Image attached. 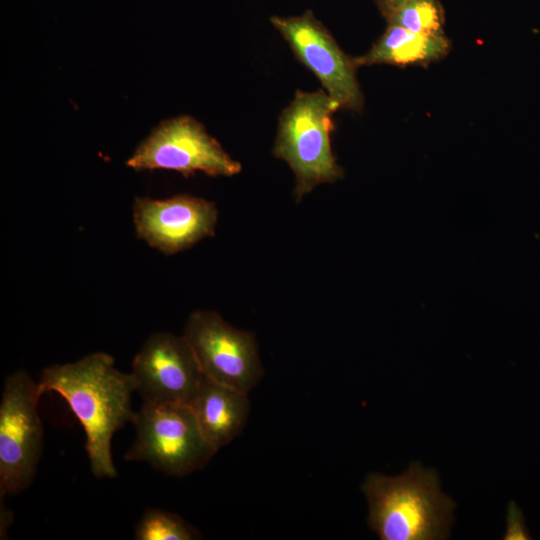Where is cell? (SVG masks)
Instances as JSON below:
<instances>
[{
    "label": "cell",
    "mask_w": 540,
    "mask_h": 540,
    "mask_svg": "<svg viewBox=\"0 0 540 540\" xmlns=\"http://www.w3.org/2000/svg\"><path fill=\"white\" fill-rule=\"evenodd\" d=\"M37 384L41 395L59 394L79 420L92 474L98 479L115 478L111 442L135 414L131 407V395L136 391L133 375L119 371L109 354L95 352L44 368Z\"/></svg>",
    "instance_id": "obj_1"
},
{
    "label": "cell",
    "mask_w": 540,
    "mask_h": 540,
    "mask_svg": "<svg viewBox=\"0 0 540 540\" xmlns=\"http://www.w3.org/2000/svg\"><path fill=\"white\" fill-rule=\"evenodd\" d=\"M361 490L368 503V525L379 539L448 538L456 505L441 492L435 470L413 462L398 476L371 473Z\"/></svg>",
    "instance_id": "obj_2"
},
{
    "label": "cell",
    "mask_w": 540,
    "mask_h": 540,
    "mask_svg": "<svg viewBox=\"0 0 540 540\" xmlns=\"http://www.w3.org/2000/svg\"><path fill=\"white\" fill-rule=\"evenodd\" d=\"M338 105L324 90L297 91L281 113L273 148L295 174V197H302L323 183L342 177L331 148L333 114Z\"/></svg>",
    "instance_id": "obj_3"
},
{
    "label": "cell",
    "mask_w": 540,
    "mask_h": 540,
    "mask_svg": "<svg viewBox=\"0 0 540 540\" xmlns=\"http://www.w3.org/2000/svg\"><path fill=\"white\" fill-rule=\"evenodd\" d=\"M132 423L136 436L124 459L145 462L166 475L191 474L216 453L188 404L143 402Z\"/></svg>",
    "instance_id": "obj_4"
},
{
    "label": "cell",
    "mask_w": 540,
    "mask_h": 540,
    "mask_svg": "<svg viewBox=\"0 0 540 540\" xmlns=\"http://www.w3.org/2000/svg\"><path fill=\"white\" fill-rule=\"evenodd\" d=\"M38 384L23 370L9 375L0 402V495L32 483L43 451Z\"/></svg>",
    "instance_id": "obj_5"
},
{
    "label": "cell",
    "mask_w": 540,
    "mask_h": 540,
    "mask_svg": "<svg viewBox=\"0 0 540 540\" xmlns=\"http://www.w3.org/2000/svg\"><path fill=\"white\" fill-rule=\"evenodd\" d=\"M126 165L136 171L165 169L185 177L200 171L209 176H233L242 166L188 115L161 122L135 149Z\"/></svg>",
    "instance_id": "obj_6"
},
{
    "label": "cell",
    "mask_w": 540,
    "mask_h": 540,
    "mask_svg": "<svg viewBox=\"0 0 540 540\" xmlns=\"http://www.w3.org/2000/svg\"><path fill=\"white\" fill-rule=\"evenodd\" d=\"M183 336L208 379L245 393L261 380L263 368L254 335L228 324L217 312H192Z\"/></svg>",
    "instance_id": "obj_7"
},
{
    "label": "cell",
    "mask_w": 540,
    "mask_h": 540,
    "mask_svg": "<svg viewBox=\"0 0 540 540\" xmlns=\"http://www.w3.org/2000/svg\"><path fill=\"white\" fill-rule=\"evenodd\" d=\"M296 58L320 80L339 109L361 111L364 98L356 78L355 59L345 54L328 29L307 10L299 16H271Z\"/></svg>",
    "instance_id": "obj_8"
},
{
    "label": "cell",
    "mask_w": 540,
    "mask_h": 540,
    "mask_svg": "<svg viewBox=\"0 0 540 540\" xmlns=\"http://www.w3.org/2000/svg\"><path fill=\"white\" fill-rule=\"evenodd\" d=\"M131 374L143 402L190 405L204 377L183 335L155 332L132 362Z\"/></svg>",
    "instance_id": "obj_9"
},
{
    "label": "cell",
    "mask_w": 540,
    "mask_h": 540,
    "mask_svg": "<svg viewBox=\"0 0 540 540\" xmlns=\"http://www.w3.org/2000/svg\"><path fill=\"white\" fill-rule=\"evenodd\" d=\"M132 217L139 239L173 255L214 236L218 211L211 201L179 194L165 199L136 197Z\"/></svg>",
    "instance_id": "obj_10"
},
{
    "label": "cell",
    "mask_w": 540,
    "mask_h": 540,
    "mask_svg": "<svg viewBox=\"0 0 540 540\" xmlns=\"http://www.w3.org/2000/svg\"><path fill=\"white\" fill-rule=\"evenodd\" d=\"M190 406L203 436L216 452L243 432L250 413L248 393L205 376Z\"/></svg>",
    "instance_id": "obj_11"
},
{
    "label": "cell",
    "mask_w": 540,
    "mask_h": 540,
    "mask_svg": "<svg viewBox=\"0 0 540 540\" xmlns=\"http://www.w3.org/2000/svg\"><path fill=\"white\" fill-rule=\"evenodd\" d=\"M450 48L451 43L445 34H419L397 25H388L371 49L354 59L357 67L427 65L447 56Z\"/></svg>",
    "instance_id": "obj_12"
},
{
    "label": "cell",
    "mask_w": 540,
    "mask_h": 540,
    "mask_svg": "<svg viewBox=\"0 0 540 540\" xmlns=\"http://www.w3.org/2000/svg\"><path fill=\"white\" fill-rule=\"evenodd\" d=\"M381 14L388 25L419 34H445L444 9L439 0H396Z\"/></svg>",
    "instance_id": "obj_13"
},
{
    "label": "cell",
    "mask_w": 540,
    "mask_h": 540,
    "mask_svg": "<svg viewBox=\"0 0 540 540\" xmlns=\"http://www.w3.org/2000/svg\"><path fill=\"white\" fill-rule=\"evenodd\" d=\"M137 540H195L201 534L179 515L160 510H146L135 527Z\"/></svg>",
    "instance_id": "obj_14"
},
{
    "label": "cell",
    "mask_w": 540,
    "mask_h": 540,
    "mask_svg": "<svg viewBox=\"0 0 540 540\" xmlns=\"http://www.w3.org/2000/svg\"><path fill=\"white\" fill-rule=\"evenodd\" d=\"M507 528L504 534L505 540H529L532 539L524 520V516L514 501H510L507 507Z\"/></svg>",
    "instance_id": "obj_15"
},
{
    "label": "cell",
    "mask_w": 540,
    "mask_h": 540,
    "mask_svg": "<svg viewBox=\"0 0 540 540\" xmlns=\"http://www.w3.org/2000/svg\"><path fill=\"white\" fill-rule=\"evenodd\" d=\"M377 7L379 8L380 12H383L386 8H388L393 2L396 0H374Z\"/></svg>",
    "instance_id": "obj_16"
}]
</instances>
